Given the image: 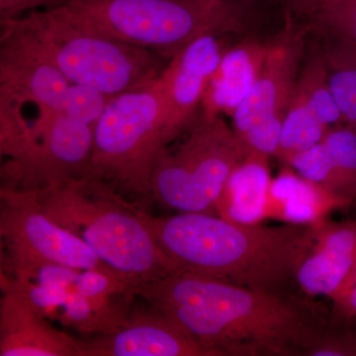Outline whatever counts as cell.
I'll list each match as a JSON object with an SVG mask.
<instances>
[{"mask_svg":"<svg viewBox=\"0 0 356 356\" xmlns=\"http://www.w3.org/2000/svg\"><path fill=\"white\" fill-rule=\"evenodd\" d=\"M213 356H306L331 322V307L301 291L255 289L191 273L137 288Z\"/></svg>","mask_w":356,"mask_h":356,"instance_id":"1","label":"cell"},{"mask_svg":"<svg viewBox=\"0 0 356 356\" xmlns=\"http://www.w3.org/2000/svg\"><path fill=\"white\" fill-rule=\"evenodd\" d=\"M147 220L177 273L268 291H300L296 273L313 240L314 222L269 227L204 213H147Z\"/></svg>","mask_w":356,"mask_h":356,"instance_id":"2","label":"cell"},{"mask_svg":"<svg viewBox=\"0 0 356 356\" xmlns=\"http://www.w3.org/2000/svg\"><path fill=\"white\" fill-rule=\"evenodd\" d=\"M35 192L53 221L83 241L136 288L177 273L159 247L142 206L95 177L51 180Z\"/></svg>","mask_w":356,"mask_h":356,"instance_id":"3","label":"cell"},{"mask_svg":"<svg viewBox=\"0 0 356 356\" xmlns=\"http://www.w3.org/2000/svg\"><path fill=\"white\" fill-rule=\"evenodd\" d=\"M0 33L46 58L70 83L111 96L153 83L170 62L117 38L69 4L0 20Z\"/></svg>","mask_w":356,"mask_h":356,"instance_id":"4","label":"cell"},{"mask_svg":"<svg viewBox=\"0 0 356 356\" xmlns=\"http://www.w3.org/2000/svg\"><path fill=\"white\" fill-rule=\"evenodd\" d=\"M69 6L117 38L168 60L199 38L242 34L257 20L250 3L232 0H72Z\"/></svg>","mask_w":356,"mask_h":356,"instance_id":"5","label":"cell"},{"mask_svg":"<svg viewBox=\"0 0 356 356\" xmlns=\"http://www.w3.org/2000/svg\"><path fill=\"white\" fill-rule=\"evenodd\" d=\"M165 110L161 74L147 86L113 96L93 130L91 175L143 208L149 203L154 163L165 147Z\"/></svg>","mask_w":356,"mask_h":356,"instance_id":"6","label":"cell"},{"mask_svg":"<svg viewBox=\"0 0 356 356\" xmlns=\"http://www.w3.org/2000/svg\"><path fill=\"white\" fill-rule=\"evenodd\" d=\"M247 156L220 115L200 111L191 127L159 154L149 177V202L178 213L218 216L227 182Z\"/></svg>","mask_w":356,"mask_h":356,"instance_id":"7","label":"cell"},{"mask_svg":"<svg viewBox=\"0 0 356 356\" xmlns=\"http://www.w3.org/2000/svg\"><path fill=\"white\" fill-rule=\"evenodd\" d=\"M0 238L1 261L51 262L115 274L81 238L44 212L31 189L0 187Z\"/></svg>","mask_w":356,"mask_h":356,"instance_id":"8","label":"cell"},{"mask_svg":"<svg viewBox=\"0 0 356 356\" xmlns=\"http://www.w3.org/2000/svg\"><path fill=\"white\" fill-rule=\"evenodd\" d=\"M264 67L254 88L232 118L238 139L271 122L283 123L296 89L305 50V30L286 13L284 26L267 43Z\"/></svg>","mask_w":356,"mask_h":356,"instance_id":"9","label":"cell"},{"mask_svg":"<svg viewBox=\"0 0 356 356\" xmlns=\"http://www.w3.org/2000/svg\"><path fill=\"white\" fill-rule=\"evenodd\" d=\"M147 304H134L117 331L81 339L83 356H213L175 318Z\"/></svg>","mask_w":356,"mask_h":356,"instance_id":"10","label":"cell"},{"mask_svg":"<svg viewBox=\"0 0 356 356\" xmlns=\"http://www.w3.org/2000/svg\"><path fill=\"white\" fill-rule=\"evenodd\" d=\"M221 37L208 35L192 42L172 58L163 70L165 147L177 140L197 118L208 84L227 51Z\"/></svg>","mask_w":356,"mask_h":356,"instance_id":"11","label":"cell"},{"mask_svg":"<svg viewBox=\"0 0 356 356\" xmlns=\"http://www.w3.org/2000/svg\"><path fill=\"white\" fill-rule=\"evenodd\" d=\"M0 292V356H83L81 339L51 325L2 270Z\"/></svg>","mask_w":356,"mask_h":356,"instance_id":"12","label":"cell"},{"mask_svg":"<svg viewBox=\"0 0 356 356\" xmlns=\"http://www.w3.org/2000/svg\"><path fill=\"white\" fill-rule=\"evenodd\" d=\"M70 83L51 63L0 33V95L60 114Z\"/></svg>","mask_w":356,"mask_h":356,"instance_id":"13","label":"cell"},{"mask_svg":"<svg viewBox=\"0 0 356 356\" xmlns=\"http://www.w3.org/2000/svg\"><path fill=\"white\" fill-rule=\"evenodd\" d=\"M313 240L296 273L300 291L331 300L356 264V220L314 222Z\"/></svg>","mask_w":356,"mask_h":356,"instance_id":"14","label":"cell"},{"mask_svg":"<svg viewBox=\"0 0 356 356\" xmlns=\"http://www.w3.org/2000/svg\"><path fill=\"white\" fill-rule=\"evenodd\" d=\"M285 165L323 187L341 208L356 199V133L346 124L330 129L320 143L294 154Z\"/></svg>","mask_w":356,"mask_h":356,"instance_id":"15","label":"cell"},{"mask_svg":"<svg viewBox=\"0 0 356 356\" xmlns=\"http://www.w3.org/2000/svg\"><path fill=\"white\" fill-rule=\"evenodd\" d=\"M267 49V43L247 38L225 51L206 89L200 111L233 116L257 83Z\"/></svg>","mask_w":356,"mask_h":356,"instance_id":"16","label":"cell"},{"mask_svg":"<svg viewBox=\"0 0 356 356\" xmlns=\"http://www.w3.org/2000/svg\"><path fill=\"white\" fill-rule=\"evenodd\" d=\"M337 209H341V206L329 192L287 166L271 181L266 219L312 224L325 219Z\"/></svg>","mask_w":356,"mask_h":356,"instance_id":"17","label":"cell"},{"mask_svg":"<svg viewBox=\"0 0 356 356\" xmlns=\"http://www.w3.org/2000/svg\"><path fill=\"white\" fill-rule=\"evenodd\" d=\"M268 161L257 154H248L227 182L218 203V216L242 224H259L266 220L267 196L273 181Z\"/></svg>","mask_w":356,"mask_h":356,"instance_id":"18","label":"cell"},{"mask_svg":"<svg viewBox=\"0 0 356 356\" xmlns=\"http://www.w3.org/2000/svg\"><path fill=\"white\" fill-rule=\"evenodd\" d=\"M329 130L321 123L303 96L295 89L283 121L280 146L274 158L284 165L294 154L320 143Z\"/></svg>","mask_w":356,"mask_h":356,"instance_id":"19","label":"cell"},{"mask_svg":"<svg viewBox=\"0 0 356 356\" xmlns=\"http://www.w3.org/2000/svg\"><path fill=\"white\" fill-rule=\"evenodd\" d=\"M296 89L325 127L331 129L343 125V114L327 83L323 55L312 57L304 65L300 72Z\"/></svg>","mask_w":356,"mask_h":356,"instance_id":"20","label":"cell"},{"mask_svg":"<svg viewBox=\"0 0 356 356\" xmlns=\"http://www.w3.org/2000/svg\"><path fill=\"white\" fill-rule=\"evenodd\" d=\"M323 58L327 83L344 124L356 133V56L331 47Z\"/></svg>","mask_w":356,"mask_h":356,"instance_id":"21","label":"cell"},{"mask_svg":"<svg viewBox=\"0 0 356 356\" xmlns=\"http://www.w3.org/2000/svg\"><path fill=\"white\" fill-rule=\"evenodd\" d=\"M311 20L331 37L332 48L356 56V0H332Z\"/></svg>","mask_w":356,"mask_h":356,"instance_id":"22","label":"cell"},{"mask_svg":"<svg viewBox=\"0 0 356 356\" xmlns=\"http://www.w3.org/2000/svg\"><path fill=\"white\" fill-rule=\"evenodd\" d=\"M112 97L90 86L70 83L60 114L95 127Z\"/></svg>","mask_w":356,"mask_h":356,"instance_id":"23","label":"cell"},{"mask_svg":"<svg viewBox=\"0 0 356 356\" xmlns=\"http://www.w3.org/2000/svg\"><path fill=\"white\" fill-rule=\"evenodd\" d=\"M306 356H356L355 321L343 322L331 318L324 334Z\"/></svg>","mask_w":356,"mask_h":356,"instance_id":"24","label":"cell"},{"mask_svg":"<svg viewBox=\"0 0 356 356\" xmlns=\"http://www.w3.org/2000/svg\"><path fill=\"white\" fill-rule=\"evenodd\" d=\"M330 301L332 320L343 322L356 320V264L343 286Z\"/></svg>","mask_w":356,"mask_h":356,"instance_id":"25","label":"cell"},{"mask_svg":"<svg viewBox=\"0 0 356 356\" xmlns=\"http://www.w3.org/2000/svg\"><path fill=\"white\" fill-rule=\"evenodd\" d=\"M72 0H0V20L14 19L26 13L56 9L67 6Z\"/></svg>","mask_w":356,"mask_h":356,"instance_id":"26","label":"cell"},{"mask_svg":"<svg viewBox=\"0 0 356 356\" xmlns=\"http://www.w3.org/2000/svg\"><path fill=\"white\" fill-rule=\"evenodd\" d=\"M281 1L286 7L287 13L311 19L331 0H281Z\"/></svg>","mask_w":356,"mask_h":356,"instance_id":"27","label":"cell"},{"mask_svg":"<svg viewBox=\"0 0 356 356\" xmlns=\"http://www.w3.org/2000/svg\"><path fill=\"white\" fill-rule=\"evenodd\" d=\"M232 1L242 2V3H250V2L254 1V0H232Z\"/></svg>","mask_w":356,"mask_h":356,"instance_id":"28","label":"cell"},{"mask_svg":"<svg viewBox=\"0 0 356 356\" xmlns=\"http://www.w3.org/2000/svg\"><path fill=\"white\" fill-rule=\"evenodd\" d=\"M355 327H356V320H355Z\"/></svg>","mask_w":356,"mask_h":356,"instance_id":"29","label":"cell"},{"mask_svg":"<svg viewBox=\"0 0 356 356\" xmlns=\"http://www.w3.org/2000/svg\"><path fill=\"white\" fill-rule=\"evenodd\" d=\"M331 1H332V0H331ZM331 1H330V2H331Z\"/></svg>","mask_w":356,"mask_h":356,"instance_id":"30","label":"cell"}]
</instances>
